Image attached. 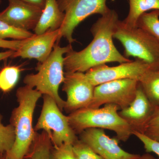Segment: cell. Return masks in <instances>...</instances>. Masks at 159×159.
Listing matches in <instances>:
<instances>
[{"label":"cell","mask_w":159,"mask_h":159,"mask_svg":"<svg viewBox=\"0 0 159 159\" xmlns=\"http://www.w3.org/2000/svg\"><path fill=\"white\" fill-rule=\"evenodd\" d=\"M149 139L159 142V110L157 111L143 132Z\"/></svg>","instance_id":"obj_25"},{"label":"cell","mask_w":159,"mask_h":159,"mask_svg":"<svg viewBox=\"0 0 159 159\" xmlns=\"http://www.w3.org/2000/svg\"><path fill=\"white\" fill-rule=\"evenodd\" d=\"M73 148L77 159H104L80 140L74 142Z\"/></svg>","instance_id":"obj_23"},{"label":"cell","mask_w":159,"mask_h":159,"mask_svg":"<svg viewBox=\"0 0 159 159\" xmlns=\"http://www.w3.org/2000/svg\"><path fill=\"white\" fill-rule=\"evenodd\" d=\"M129 10L123 22L129 26H136L137 21L143 13L150 10H159V0H129Z\"/></svg>","instance_id":"obj_17"},{"label":"cell","mask_w":159,"mask_h":159,"mask_svg":"<svg viewBox=\"0 0 159 159\" xmlns=\"http://www.w3.org/2000/svg\"><path fill=\"white\" fill-rule=\"evenodd\" d=\"M119 20L114 10L110 9L101 16L91 28L93 36L92 42L82 51L77 52L73 49L66 54L64 62L66 72L84 73L107 63L131 61L119 53L113 43L114 31Z\"/></svg>","instance_id":"obj_1"},{"label":"cell","mask_w":159,"mask_h":159,"mask_svg":"<svg viewBox=\"0 0 159 159\" xmlns=\"http://www.w3.org/2000/svg\"><path fill=\"white\" fill-rule=\"evenodd\" d=\"M42 94L25 85L16 91L18 106L11 112L10 124L14 127L15 140L12 148L6 153L11 159H24L35 135L33 117L36 103Z\"/></svg>","instance_id":"obj_2"},{"label":"cell","mask_w":159,"mask_h":159,"mask_svg":"<svg viewBox=\"0 0 159 159\" xmlns=\"http://www.w3.org/2000/svg\"><path fill=\"white\" fill-rule=\"evenodd\" d=\"M43 99L42 109L34 127V131L45 132L54 147H58L63 144L73 145L78 139L70 126L67 116L62 113L52 97L44 95Z\"/></svg>","instance_id":"obj_6"},{"label":"cell","mask_w":159,"mask_h":159,"mask_svg":"<svg viewBox=\"0 0 159 159\" xmlns=\"http://www.w3.org/2000/svg\"><path fill=\"white\" fill-rule=\"evenodd\" d=\"M62 91L66 94L64 109L70 114L88 107L94 97V86L85 74L82 72H65Z\"/></svg>","instance_id":"obj_10"},{"label":"cell","mask_w":159,"mask_h":159,"mask_svg":"<svg viewBox=\"0 0 159 159\" xmlns=\"http://www.w3.org/2000/svg\"><path fill=\"white\" fill-rule=\"evenodd\" d=\"M1 3H2V0H0V5H1Z\"/></svg>","instance_id":"obj_32"},{"label":"cell","mask_w":159,"mask_h":159,"mask_svg":"<svg viewBox=\"0 0 159 159\" xmlns=\"http://www.w3.org/2000/svg\"><path fill=\"white\" fill-rule=\"evenodd\" d=\"M21 1L37 6L42 9H43L45 4V0H21Z\"/></svg>","instance_id":"obj_28"},{"label":"cell","mask_w":159,"mask_h":159,"mask_svg":"<svg viewBox=\"0 0 159 159\" xmlns=\"http://www.w3.org/2000/svg\"><path fill=\"white\" fill-rule=\"evenodd\" d=\"M157 111L139 84L132 102L127 107L121 110L119 114L130 125L133 131L143 134L145 127Z\"/></svg>","instance_id":"obj_13"},{"label":"cell","mask_w":159,"mask_h":159,"mask_svg":"<svg viewBox=\"0 0 159 159\" xmlns=\"http://www.w3.org/2000/svg\"><path fill=\"white\" fill-rule=\"evenodd\" d=\"M133 135L135 136L144 145L145 151L147 153L153 152L159 157V142L149 139L143 134L134 131Z\"/></svg>","instance_id":"obj_26"},{"label":"cell","mask_w":159,"mask_h":159,"mask_svg":"<svg viewBox=\"0 0 159 159\" xmlns=\"http://www.w3.org/2000/svg\"><path fill=\"white\" fill-rule=\"evenodd\" d=\"M118 106L106 104L102 108L86 107L67 116L70 126L77 134L89 128L109 129L115 132L119 141L125 142L133 135L132 129L119 116Z\"/></svg>","instance_id":"obj_4"},{"label":"cell","mask_w":159,"mask_h":159,"mask_svg":"<svg viewBox=\"0 0 159 159\" xmlns=\"http://www.w3.org/2000/svg\"><path fill=\"white\" fill-rule=\"evenodd\" d=\"M0 156H1V154H0Z\"/></svg>","instance_id":"obj_33"},{"label":"cell","mask_w":159,"mask_h":159,"mask_svg":"<svg viewBox=\"0 0 159 159\" xmlns=\"http://www.w3.org/2000/svg\"><path fill=\"white\" fill-rule=\"evenodd\" d=\"M113 38L124 47L126 58L137 57L159 68V43L148 31L137 26H129L119 20Z\"/></svg>","instance_id":"obj_5"},{"label":"cell","mask_w":159,"mask_h":159,"mask_svg":"<svg viewBox=\"0 0 159 159\" xmlns=\"http://www.w3.org/2000/svg\"><path fill=\"white\" fill-rule=\"evenodd\" d=\"M139 82L135 80H117L95 87L94 97L89 108H99L106 104H114L122 110L127 107L135 97Z\"/></svg>","instance_id":"obj_8"},{"label":"cell","mask_w":159,"mask_h":159,"mask_svg":"<svg viewBox=\"0 0 159 159\" xmlns=\"http://www.w3.org/2000/svg\"><path fill=\"white\" fill-rule=\"evenodd\" d=\"M8 2L7 8L0 12V20L18 29L28 31L34 30L43 9L21 0Z\"/></svg>","instance_id":"obj_12"},{"label":"cell","mask_w":159,"mask_h":159,"mask_svg":"<svg viewBox=\"0 0 159 159\" xmlns=\"http://www.w3.org/2000/svg\"><path fill=\"white\" fill-rule=\"evenodd\" d=\"M34 34L30 31L18 29L0 20V39L11 38L23 40L32 37Z\"/></svg>","instance_id":"obj_22"},{"label":"cell","mask_w":159,"mask_h":159,"mask_svg":"<svg viewBox=\"0 0 159 159\" xmlns=\"http://www.w3.org/2000/svg\"><path fill=\"white\" fill-rule=\"evenodd\" d=\"M14 51L12 50H9L5 52H0V61L9 57H11Z\"/></svg>","instance_id":"obj_29"},{"label":"cell","mask_w":159,"mask_h":159,"mask_svg":"<svg viewBox=\"0 0 159 159\" xmlns=\"http://www.w3.org/2000/svg\"><path fill=\"white\" fill-rule=\"evenodd\" d=\"M52 147V143L48 134L42 131L35 133L34 140L26 157L30 159H49Z\"/></svg>","instance_id":"obj_18"},{"label":"cell","mask_w":159,"mask_h":159,"mask_svg":"<svg viewBox=\"0 0 159 159\" xmlns=\"http://www.w3.org/2000/svg\"><path fill=\"white\" fill-rule=\"evenodd\" d=\"M152 69L159 68L138 59L116 66H109L106 64L97 66L87 71L85 75L91 83L96 87L117 80H135L139 82L147 72Z\"/></svg>","instance_id":"obj_9"},{"label":"cell","mask_w":159,"mask_h":159,"mask_svg":"<svg viewBox=\"0 0 159 159\" xmlns=\"http://www.w3.org/2000/svg\"><path fill=\"white\" fill-rule=\"evenodd\" d=\"M80 136V140L104 159H136L140 156L123 150L119 146V140L107 135L102 129H87Z\"/></svg>","instance_id":"obj_11"},{"label":"cell","mask_w":159,"mask_h":159,"mask_svg":"<svg viewBox=\"0 0 159 159\" xmlns=\"http://www.w3.org/2000/svg\"><path fill=\"white\" fill-rule=\"evenodd\" d=\"M21 70L17 66H7L0 71V90L7 93L12 89L18 81Z\"/></svg>","instance_id":"obj_19"},{"label":"cell","mask_w":159,"mask_h":159,"mask_svg":"<svg viewBox=\"0 0 159 159\" xmlns=\"http://www.w3.org/2000/svg\"><path fill=\"white\" fill-rule=\"evenodd\" d=\"M59 36L60 29L39 35L34 34L26 40L18 51H14L11 57L34 58L39 62H44L51 54L54 44L59 43Z\"/></svg>","instance_id":"obj_14"},{"label":"cell","mask_w":159,"mask_h":159,"mask_svg":"<svg viewBox=\"0 0 159 159\" xmlns=\"http://www.w3.org/2000/svg\"><path fill=\"white\" fill-rule=\"evenodd\" d=\"M144 93L157 110H159V69L147 72L139 81Z\"/></svg>","instance_id":"obj_16"},{"label":"cell","mask_w":159,"mask_h":159,"mask_svg":"<svg viewBox=\"0 0 159 159\" xmlns=\"http://www.w3.org/2000/svg\"><path fill=\"white\" fill-rule=\"evenodd\" d=\"M65 16L64 13L60 9L57 0H45L42 13L37 25L33 30L34 34L39 35L60 29Z\"/></svg>","instance_id":"obj_15"},{"label":"cell","mask_w":159,"mask_h":159,"mask_svg":"<svg viewBox=\"0 0 159 159\" xmlns=\"http://www.w3.org/2000/svg\"><path fill=\"white\" fill-rule=\"evenodd\" d=\"M58 44H54L51 54L44 62L38 63L36 67L37 74L26 75L24 82L26 85L35 88L42 95L52 97L62 111L66 101L59 96L58 89L64 80L63 55L73 50V48L71 44L65 47H61Z\"/></svg>","instance_id":"obj_3"},{"label":"cell","mask_w":159,"mask_h":159,"mask_svg":"<svg viewBox=\"0 0 159 159\" xmlns=\"http://www.w3.org/2000/svg\"><path fill=\"white\" fill-rule=\"evenodd\" d=\"M0 159H10V158H9V157L7 156V155H6V153L2 155H1V156H0ZM30 159L28 157H25V159Z\"/></svg>","instance_id":"obj_31"},{"label":"cell","mask_w":159,"mask_h":159,"mask_svg":"<svg viewBox=\"0 0 159 159\" xmlns=\"http://www.w3.org/2000/svg\"><path fill=\"white\" fill-rule=\"evenodd\" d=\"M26 39L23 40H7L6 39H0V48L8 49L16 51L25 43Z\"/></svg>","instance_id":"obj_27"},{"label":"cell","mask_w":159,"mask_h":159,"mask_svg":"<svg viewBox=\"0 0 159 159\" xmlns=\"http://www.w3.org/2000/svg\"><path fill=\"white\" fill-rule=\"evenodd\" d=\"M3 117L0 114V154L7 153L14 144L15 133L14 127L11 124L4 125L2 122Z\"/></svg>","instance_id":"obj_21"},{"label":"cell","mask_w":159,"mask_h":159,"mask_svg":"<svg viewBox=\"0 0 159 159\" xmlns=\"http://www.w3.org/2000/svg\"><path fill=\"white\" fill-rule=\"evenodd\" d=\"M136 26L148 31L159 43V10L142 14L137 21Z\"/></svg>","instance_id":"obj_20"},{"label":"cell","mask_w":159,"mask_h":159,"mask_svg":"<svg viewBox=\"0 0 159 159\" xmlns=\"http://www.w3.org/2000/svg\"><path fill=\"white\" fill-rule=\"evenodd\" d=\"M60 10L65 15L60 29L59 39L63 37L69 43L75 42L73 37L75 28L80 23L95 14L103 15L110 9L107 0H57Z\"/></svg>","instance_id":"obj_7"},{"label":"cell","mask_w":159,"mask_h":159,"mask_svg":"<svg viewBox=\"0 0 159 159\" xmlns=\"http://www.w3.org/2000/svg\"><path fill=\"white\" fill-rule=\"evenodd\" d=\"M136 159H159L156 158L152 156L151 155L149 154L148 153L145 154L142 156H140L139 157Z\"/></svg>","instance_id":"obj_30"},{"label":"cell","mask_w":159,"mask_h":159,"mask_svg":"<svg viewBox=\"0 0 159 159\" xmlns=\"http://www.w3.org/2000/svg\"><path fill=\"white\" fill-rule=\"evenodd\" d=\"M49 159H77L73 150V145L63 144L58 147L52 145Z\"/></svg>","instance_id":"obj_24"}]
</instances>
